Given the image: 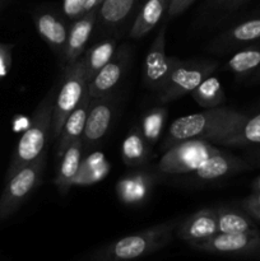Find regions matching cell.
Here are the masks:
<instances>
[{
  "label": "cell",
  "instance_id": "6da1fadb",
  "mask_svg": "<svg viewBox=\"0 0 260 261\" xmlns=\"http://www.w3.org/2000/svg\"><path fill=\"white\" fill-rule=\"evenodd\" d=\"M181 218H173L109 242L84 261H137L165 249L175 236Z\"/></svg>",
  "mask_w": 260,
  "mask_h": 261
},
{
  "label": "cell",
  "instance_id": "7a4b0ae2",
  "mask_svg": "<svg viewBox=\"0 0 260 261\" xmlns=\"http://www.w3.org/2000/svg\"><path fill=\"white\" fill-rule=\"evenodd\" d=\"M244 115L245 112L239 110L221 106L178 117L168 127L162 149L167 150L177 143L189 139H204L212 143L216 138L233 129Z\"/></svg>",
  "mask_w": 260,
  "mask_h": 261
},
{
  "label": "cell",
  "instance_id": "3957f363",
  "mask_svg": "<svg viewBox=\"0 0 260 261\" xmlns=\"http://www.w3.org/2000/svg\"><path fill=\"white\" fill-rule=\"evenodd\" d=\"M54 99L55 91H51L36 109L30 126L20 137L14 154L10 160L5 181L9 180L20 168L37 160L45 152L46 142L50 139L51 134Z\"/></svg>",
  "mask_w": 260,
  "mask_h": 261
},
{
  "label": "cell",
  "instance_id": "277c9868",
  "mask_svg": "<svg viewBox=\"0 0 260 261\" xmlns=\"http://www.w3.org/2000/svg\"><path fill=\"white\" fill-rule=\"evenodd\" d=\"M218 66V61L209 59L181 60L176 58L165 84L157 91V99L161 103H168L181 98L195 89L204 79L212 75Z\"/></svg>",
  "mask_w": 260,
  "mask_h": 261
},
{
  "label": "cell",
  "instance_id": "5b68a950",
  "mask_svg": "<svg viewBox=\"0 0 260 261\" xmlns=\"http://www.w3.org/2000/svg\"><path fill=\"white\" fill-rule=\"evenodd\" d=\"M88 82L86 76L83 58H79L70 65L64 68L60 88L55 94L53 109V122H51L50 139L56 140L60 135L63 125L69 115L78 106L86 92Z\"/></svg>",
  "mask_w": 260,
  "mask_h": 261
},
{
  "label": "cell",
  "instance_id": "8992f818",
  "mask_svg": "<svg viewBox=\"0 0 260 261\" xmlns=\"http://www.w3.org/2000/svg\"><path fill=\"white\" fill-rule=\"evenodd\" d=\"M46 167V150L30 165L20 168L17 173L5 181L4 190L0 195V222L10 218L27 201L42 182Z\"/></svg>",
  "mask_w": 260,
  "mask_h": 261
},
{
  "label": "cell",
  "instance_id": "52a82bcc",
  "mask_svg": "<svg viewBox=\"0 0 260 261\" xmlns=\"http://www.w3.org/2000/svg\"><path fill=\"white\" fill-rule=\"evenodd\" d=\"M221 152L222 149L204 139L184 140L165 150L157 170L166 175L194 173L209 158Z\"/></svg>",
  "mask_w": 260,
  "mask_h": 261
},
{
  "label": "cell",
  "instance_id": "ba28073f",
  "mask_svg": "<svg viewBox=\"0 0 260 261\" xmlns=\"http://www.w3.org/2000/svg\"><path fill=\"white\" fill-rule=\"evenodd\" d=\"M193 249L201 252L227 256H251L260 252L259 229L245 233H217Z\"/></svg>",
  "mask_w": 260,
  "mask_h": 261
},
{
  "label": "cell",
  "instance_id": "9c48e42d",
  "mask_svg": "<svg viewBox=\"0 0 260 261\" xmlns=\"http://www.w3.org/2000/svg\"><path fill=\"white\" fill-rule=\"evenodd\" d=\"M176 58L166 54V23L161 25L144 59V84L152 91H160L165 84Z\"/></svg>",
  "mask_w": 260,
  "mask_h": 261
},
{
  "label": "cell",
  "instance_id": "30bf717a",
  "mask_svg": "<svg viewBox=\"0 0 260 261\" xmlns=\"http://www.w3.org/2000/svg\"><path fill=\"white\" fill-rule=\"evenodd\" d=\"M130 56H132V47L129 43H122L120 47L116 48L111 60L96 74V76L87 86L91 99L109 96L112 93L115 87L119 84L126 71Z\"/></svg>",
  "mask_w": 260,
  "mask_h": 261
},
{
  "label": "cell",
  "instance_id": "8fae6325",
  "mask_svg": "<svg viewBox=\"0 0 260 261\" xmlns=\"http://www.w3.org/2000/svg\"><path fill=\"white\" fill-rule=\"evenodd\" d=\"M33 22L40 37L47 43L48 47L60 60L68 41V20L61 13L56 12L53 8L41 7L35 10Z\"/></svg>",
  "mask_w": 260,
  "mask_h": 261
},
{
  "label": "cell",
  "instance_id": "7c38bea8",
  "mask_svg": "<svg viewBox=\"0 0 260 261\" xmlns=\"http://www.w3.org/2000/svg\"><path fill=\"white\" fill-rule=\"evenodd\" d=\"M114 111L115 101L111 94L91 99L86 126H84L83 137H82L84 150L96 145L106 135L112 122Z\"/></svg>",
  "mask_w": 260,
  "mask_h": 261
},
{
  "label": "cell",
  "instance_id": "4fadbf2b",
  "mask_svg": "<svg viewBox=\"0 0 260 261\" xmlns=\"http://www.w3.org/2000/svg\"><path fill=\"white\" fill-rule=\"evenodd\" d=\"M144 0H105L97 13V23L107 36L117 37L130 22L133 23Z\"/></svg>",
  "mask_w": 260,
  "mask_h": 261
},
{
  "label": "cell",
  "instance_id": "5bb4252c",
  "mask_svg": "<svg viewBox=\"0 0 260 261\" xmlns=\"http://www.w3.org/2000/svg\"><path fill=\"white\" fill-rule=\"evenodd\" d=\"M217 233L218 226L216 208L199 209L186 218L180 219L175 229L176 237L190 246L206 241Z\"/></svg>",
  "mask_w": 260,
  "mask_h": 261
},
{
  "label": "cell",
  "instance_id": "9a60e30c",
  "mask_svg": "<svg viewBox=\"0 0 260 261\" xmlns=\"http://www.w3.org/2000/svg\"><path fill=\"white\" fill-rule=\"evenodd\" d=\"M97 13L98 10H92L71 22L65 50L63 58L60 59V65L63 69L78 60L84 54L87 43L97 23Z\"/></svg>",
  "mask_w": 260,
  "mask_h": 261
},
{
  "label": "cell",
  "instance_id": "2e32d148",
  "mask_svg": "<svg viewBox=\"0 0 260 261\" xmlns=\"http://www.w3.org/2000/svg\"><path fill=\"white\" fill-rule=\"evenodd\" d=\"M260 40V17H252L237 23L212 41L209 50L214 53H228Z\"/></svg>",
  "mask_w": 260,
  "mask_h": 261
},
{
  "label": "cell",
  "instance_id": "e0dca14e",
  "mask_svg": "<svg viewBox=\"0 0 260 261\" xmlns=\"http://www.w3.org/2000/svg\"><path fill=\"white\" fill-rule=\"evenodd\" d=\"M154 180V176L147 171H135L127 173L117 181V198L125 205H140L149 198Z\"/></svg>",
  "mask_w": 260,
  "mask_h": 261
},
{
  "label": "cell",
  "instance_id": "ac0fdd59",
  "mask_svg": "<svg viewBox=\"0 0 260 261\" xmlns=\"http://www.w3.org/2000/svg\"><path fill=\"white\" fill-rule=\"evenodd\" d=\"M251 167L252 166L246 161L222 150L221 153L213 155L203 163L193 175L201 181H217L235 173L251 170Z\"/></svg>",
  "mask_w": 260,
  "mask_h": 261
},
{
  "label": "cell",
  "instance_id": "d6986e66",
  "mask_svg": "<svg viewBox=\"0 0 260 261\" xmlns=\"http://www.w3.org/2000/svg\"><path fill=\"white\" fill-rule=\"evenodd\" d=\"M212 144L226 147H247L260 144V111L252 114L245 112L239 124L226 134L216 138Z\"/></svg>",
  "mask_w": 260,
  "mask_h": 261
},
{
  "label": "cell",
  "instance_id": "ffe728a7",
  "mask_svg": "<svg viewBox=\"0 0 260 261\" xmlns=\"http://www.w3.org/2000/svg\"><path fill=\"white\" fill-rule=\"evenodd\" d=\"M89 105H91V97H89L88 91L86 89L81 102H79L78 106L71 111V114L69 115L68 119L65 120L60 135H59L58 148H56V155H58L59 158H60L61 155L64 154V152L70 147L71 143H74L76 139H81V138L83 137Z\"/></svg>",
  "mask_w": 260,
  "mask_h": 261
},
{
  "label": "cell",
  "instance_id": "44dd1931",
  "mask_svg": "<svg viewBox=\"0 0 260 261\" xmlns=\"http://www.w3.org/2000/svg\"><path fill=\"white\" fill-rule=\"evenodd\" d=\"M171 0H144L129 30L132 40L145 37L166 14Z\"/></svg>",
  "mask_w": 260,
  "mask_h": 261
},
{
  "label": "cell",
  "instance_id": "7402d4cb",
  "mask_svg": "<svg viewBox=\"0 0 260 261\" xmlns=\"http://www.w3.org/2000/svg\"><path fill=\"white\" fill-rule=\"evenodd\" d=\"M83 142L81 138L71 143L70 147L60 157V163H59L54 182L61 195L68 194V191L73 188V180L78 172L82 160H83Z\"/></svg>",
  "mask_w": 260,
  "mask_h": 261
},
{
  "label": "cell",
  "instance_id": "603a6c76",
  "mask_svg": "<svg viewBox=\"0 0 260 261\" xmlns=\"http://www.w3.org/2000/svg\"><path fill=\"white\" fill-rule=\"evenodd\" d=\"M116 48V37L115 36H107V37L102 38L101 41L96 42L93 46H91V47L84 51L82 58H83L88 83L111 60Z\"/></svg>",
  "mask_w": 260,
  "mask_h": 261
},
{
  "label": "cell",
  "instance_id": "cb8c5ba5",
  "mask_svg": "<svg viewBox=\"0 0 260 261\" xmlns=\"http://www.w3.org/2000/svg\"><path fill=\"white\" fill-rule=\"evenodd\" d=\"M111 170V165L102 152H92L83 158L79 166L73 186H88L101 182Z\"/></svg>",
  "mask_w": 260,
  "mask_h": 261
},
{
  "label": "cell",
  "instance_id": "d4e9b609",
  "mask_svg": "<svg viewBox=\"0 0 260 261\" xmlns=\"http://www.w3.org/2000/svg\"><path fill=\"white\" fill-rule=\"evenodd\" d=\"M218 233H245L256 231V226L247 213L229 206L219 205L216 208Z\"/></svg>",
  "mask_w": 260,
  "mask_h": 261
},
{
  "label": "cell",
  "instance_id": "484cf974",
  "mask_svg": "<svg viewBox=\"0 0 260 261\" xmlns=\"http://www.w3.org/2000/svg\"><path fill=\"white\" fill-rule=\"evenodd\" d=\"M150 147L145 139L143 138L142 133L138 129H133L129 134L125 137L121 144V158L122 162L127 167H140L145 165L149 160Z\"/></svg>",
  "mask_w": 260,
  "mask_h": 261
},
{
  "label": "cell",
  "instance_id": "4316f807",
  "mask_svg": "<svg viewBox=\"0 0 260 261\" xmlns=\"http://www.w3.org/2000/svg\"><path fill=\"white\" fill-rule=\"evenodd\" d=\"M191 98L201 107V109H216L221 107L226 102V93L222 83L218 78L209 75L204 79L195 89L190 92Z\"/></svg>",
  "mask_w": 260,
  "mask_h": 261
},
{
  "label": "cell",
  "instance_id": "83f0119b",
  "mask_svg": "<svg viewBox=\"0 0 260 261\" xmlns=\"http://www.w3.org/2000/svg\"><path fill=\"white\" fill-rule=\"evenodd\" d=\"M260 68V45L247 46L231 56L223 70L231 71L237 76H247Z\"/></svg>",
  "mask_w": 260,
  "mask_h": 261
},
{
  "label": "cell",
  "instance_id": "f1b7e54d",
  "mask_svg": "<svg viewBox=\"0 0 260 261\" xmlns=\"http://www.w3.org/2000/svg\"><path fill=\"white\" fill-rule=\"evenodd\" d=\"M167 120L166 107H154L143 116L140 122V133L149 147H153L160 140Z\"/></svg>",
  "mask_w": 260,
  "mask_h": 261
},
{
  "label": "cell",
  "instance_id": "f546056e",
  "mask_svg": "<svg viewBox=\"0 0 260 261\" xmlns=\"http://www.w3.org/2000/svg\"><path fill=\"white\" fill-rule=\"evenodd\" d=\"M88 0H63L61 14L68 22H73L76 18L86 14V5Z\"/></svg>",
  "mask_w": 260,
  "mask_h": 261
},
{
  "label": "cell",
  "instance_id": "4dcf8cb0",
  "mask_svg": "<svg viewBox=\"0 0 260 261\" xmlns=\"http://www.w3.org/2000/svg\"><path fill=\"white\" fill-rule=\"evenodd\" d=\"M250 0H206L205 8L212 12H231Z\"/></svg>",
  "mask_w": 260,
  "mask_h": 261
},
{
  "label": "cell",
  "instance_id": "1f68e13d",
  "mask_svg": "<svg viewBox=\"0 0 260 261\" xmlns=\"http://www.w3.org/2000/svg\"><path fill=\"white\" fill-rule=\"evenodd\" d=\"M242 208L252 219L260 222V191H254L251 195L247 196L242 201Z\"/></svg>",
  "mask_w": 260,
  "mask_h": 261
},
{
  "label": "cell",
  "instance_id": "d6a6232c",
  "mask_svg": "<svg viewBox=\"0 0 260 261\" xmlns=\"http://www.w3.org/2000/svg\"><path fill=\"white\" fill-rule=\"evenodd\" d=\"M194 2L195 0H171L167 12H166V19L171 20L181 15L188 8H190Z\"/></svg>",
  "mask_w": 260,
  "mask_h": 261
},
{
  "label": "cell",
  "instance_id": "836d02e7",
  "mask_svg": "<svg viewBox=\"0 0 260 261\" xmlns=\"http://www.w3.org/2000/svg\"><path fill=\"white\" fill-rule=\"evenodd\" d=\"M12 61V55H10V46L0 45V78L8 73Z\"/></svg>",
  "mask_w": 260,
  "mask_h": 261
},
{
  "label": "cell",
  "instance_id": "e575fe53",
  "mask_svg": "<svg viewBox=\"0 0 260 261\" xmlns=\"http://www.w3.org/2000/svg\"><path fill=\"white\" fill-rule=\"evenodd\" d=\"M252 188H254L255 191H260V176L254 181V185H252Z\"/></svg>",
  "mask_w": 260,
  "mask_h": 261
},
{
  "label": "cell",
  "instance_id": "d590c367",
  "mask_svg": "<svg viewBox=\"0 0 260 261\" xmlns=\"http://www.w3.org/2000/svg\"><path fill=\"white\" fill-rule=\"evenodd\" d=\"M252 79H254L255 82H260V68L257 69L254 74H252Z\"/></svg>",
  "mask_w": 260,
  "mask_h": 261
},
{
  "label": "cell",
  "instance_id": "8d00e7d4",
  "mask_svg": "<svg viewBox=\"0 0 260 261\" xmlns=\"http://www.w3.org/2000/svg\"><path fill=\"white\" fill-rule=\"evenodd\" d=\"M254 160L256 161V162L260 165V148H259V149H256V150H255V152H254Z\"/></svg>",
  "mask_w": 260,
  "mask_h": 261
},
{
  "label": "cell",
  "instance_id": "74e56055",
  "mask_svg": "<svg viewBox=\"0 0 260 261\" xmlns=\"http://www.w3.org/2000/svg\"><path fill=\"white\" fill-rule=\"evenodd\" d=\"M0 2H2V0H0Z\"/></svg>",
  "mask_w": 260,
  "mask_h": 261
}]
</instances>
